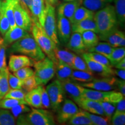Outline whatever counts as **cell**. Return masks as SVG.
I'll use <instances>...</instances> for the list:
<instances>
[{"label": "cell", "mask_w": 125, "mask_h": 125, "mask_svg": "<svg viewBox=\"0 0 125 125\" xmlns=\"http://www.w3.org/2000/svg\"><path fill=\"white\" fill-rule=\"evenodd\" d=\"M83 42L87 51L95 46L100 41L98 34L92 31H86L81 34Z\"/></svg>", "instance_id": "obj_30"}, {"label": "cell", "mask_w": 125, "mask_h": 125, "mask_svg": "<svg viewBox=\"0 0 125 125\" xmlns=\"http://www.w3.org/2000/svg\"><path fill=\"white\" fill-rule=\"evenodd\" d=\"M32 27L31 32L32 37L43 52L45 55L57 64V61L54 54V50L57 45L46 34L42 26L37 20L32 18Z\"/></svg>", "instance_id": "obj_3"}, {"label": "cell", "mask_w": 125, "mask_h": 125, "mask_svg": "<svg viewBox=\"0 0 125 125\" xmlns=\"http://www.w3.org/2000/svg\"><path fill=\"white\" fill-rule=\"evenodd\" d=\"M30 35V34L29 31L16 26L12 29H9V30L3 35L4 45L6 47H8L20 39Z\"/></svg>", "instance_id": "obj_17"}, {"label": "cell", "mask_w": 125, "mask_h": 125, "mask_svg": "<svg viewBox=\"0 0 125 125\" xmlns=\"http://www.w3.org/2000/svg\"><path fill=\"white\" fill-rule=\"evenodd\" d=\"M16 124V118L8 109H0V125H14Z\"/></svg>", "instance_id": "obj_36"}, {"label": "cell", "mask_w": 125, "mask_h": 125, "mask_svg": "<svg viewBox=\"0 0 125 125\" xmlns=\"http://www.w3.org/2000/svg\"><path fill=\"white\" fill-rule=\"evenodd\" d=\"M102 106L104 116L107 117L109 119H111L112 116L116 108V104L109 102H100Z\"/></svg>", "instance_id": "obj_44"}, {"label": "cell", "mask_w": 125, "mask_h": 125, "mask_svg": "<svg viewBox=\"0 0 125 125\" xmlns=\"http://www.w3.org/2000/svg\"><path fill=\"white\" fill-rule=\"evenodd\" d=\"M82 0L67 1L59 5L57 8V13L68 19L70 21L78 7L81 6Z\"/></svg>", "instance_id": "obj_19"}, {"label": "cell", "mask_w": 125, "mask_h": 125, "mask_svg": "<svg viewBox=\"0 0 125 125\" xmlns=\"http://www.w3.org/2000/svg\"><path fill=\"white\" fill-rule=\"evenodd\" d=\"M116 69L125 70V58H123L120 60L114 66Z\"/></svg>", "instance_id": "obj_54"}, {"label": "cell", "mask_w": 125, "mask_h": 125, "mask_svg": "<svg viewBox=\"0 0 125 125\" xmlns=\"http://www.w3.org/2000/svg\"><path fill=\"white\" fill-rule=\"evenodd\" d=\"M76 1V0H64V2H67V1Z\"/></svg>", "instance_id": "obj_57"}, {"label": "cell", "mask_w": 125, "mask_h": 125, "mask_svg": "<svg viewBox=\"0 0 125 125\" xmlns=\"http://www.w3.org/2000/svg\"><path fill=\"white\" fill-rule=\"evenodd\" d=\"M19 104H28L24 100H18L10 98H3L0 100V109H10Z\"/></svg>", "instance_id": "obj_39"}, {"label": "cell", "mask_w": 125, "mask_h": 125, "mask_svg": "<svg viewBox=\"0 0 125 125\" xmlns=\"http://www.w3.org/2000/svg\"><path fill=\"white\" fill-rule=\"evenodd\" d=\"M8 83L10 89H22L23 80L19 79L9 72L8 75Z\"/></svg>", "instance_id": "obj_45"}, {"label": "cell", "mask_w": 125, "mask_h": 125, "mask_svg": "<svg viewBox=\"0 0 125 125\" xmlns=\"http://www.w3.org/2000/svg\"><path fill=\"white\" fill-rule=\"evenodd\" d=\"M100 40L108 43L113 48L125 46V35L124 32L118 29L111 31L104 35H98Z\"/></svg>", "instance_id": "obj_15"}, {"label": "cell", "mask_w": 125, "mask_h": 125, "mask_svg": "<svg viewBox=\"0 0 125 125\" xmlns=\"http://www.w3.org/2000/svg\"><path fill=\"white\" fill-rule=\"evenodd\" d=\"M51 101V108L54 111H57L65 99V93L62 82L56 79L45 87Z\"/></svg>", "instance_id": "obj_7"}, {"label": "cell", "mask_w": 125, "mask_h": 125, "mask_svg": "<svg viewBox=\"0 0 125 125\" xmlns=\"http://www.w3.org/2000/svg\"><path fill=\"white\" fill-rule=\"evenodd\" d=\"M56 23L59 41L67 44L71 35V23L68 19L60 14H57Z\"/></svg>", "instance_id": "obj_12"}, {"label": "cell", "mask_w": 125, "mask_h": 125, "mask_svg": "<svg viewBox=\"0 0 125 125\" xmlns=\"http://www.w3.org/2000/svg\"><path fill=\"white\" fill-rule=\"evenodd\" d=\"M13 12L16 25L30 32L32 27V18L31 15L21 7L18 1L15 3Z\"/></svg>", "instance_id": "obj_10"}, {"label": "cell", "mask_w": 125, "mask_h": 125, "mask_svg": "<svg viewBox=\"0 0 125 125\" xmlns=\"http://www.w3.org/2000/svg\"><path fill=\"white\" fill-rule=\"evenodd\" d=\"M86 31H92L98 34L96 23L93 18L87 19L74 24H71L72 32H78L82 34Z\"/></svg>", "instance_id": "obj_21"}, {"label": "cell", "mask_w": 125, "mask_h": 125, "mask_svg": "<svg viewBox=\"0 0 125 125\" xmlns=\"http://www.w3.org/2000/svg\"><path fill=\"white\" fill-rule=\"evenodd\" d=\"M111 122V124L114 125H124L125 124V112H114Z\"/></svg>", "instance_id": "obj_47"}, {"label": "cell", "mask_w": 125, "mask_h": 125, "mask_svg": "<svg viewBox=\"0 0 125 125\" xmlns=\"http://www.w3.org/2000/svg\"><path fill=\"white\" fill-rule=\"evenodd\" d=\"M67 46L68 49L76 53L83 54L87 52L81 34L78 32H73L71 34Z\"/></svg>", "instance_id": "obj_20"}, {"label": "cell", "mask_w": 125, "mask_h": 125, "mask_svg": "<svg viewBox=\"0 0 125 125\" xmlns=\"http://www.w3.org/2000/svg\"><path fill=\"white\" fill-rule=\"evenodd\" d=\"M43 85H39L36 88L27 92L24 100L28 105L35 108H42L41 90Z\"/></svg>", "instance_id": "obj_22"}, {"label": "cell", "mask_w": 125, "mask_h": 125, "mask_svg": "<svg viewBox=\"0 0 125 125\" xmlns=\"http://www.w3.org/2000/svg\"><path fill=\"white\" fill-rule=\"evenodd\" d=\"M34 75L38 85H46L55 75L56 64L48 57L35 61Z\"/></svg>", "instance_id": "obj_5"}, {"label": "cell", "mask_w": 125, "mask_h": 125, "mask_svg": "<svg viewBox=\"0 0 125 125\" xmlns=\"http://www.w3.org/2000/svg\"><path fill=\"white\" fill-rule=\"evenodd\" d=\"M28 105H29L25 104H18L10 109V112L13 115V116L16 119L21 114L27 113L30 111V108Z\"/></svg>", "instance_id": "obj_42"}, {"label": "cell", "mask_w": 125, "mask_h": 125, "mask_svg": "<svg viewBox=\"0 0 125 125\" xmlns=\"http://www.w3.org/2000/svg\"><path fill=\"white\" fill-rule=\"evenodd\" d=\"M73 71L70 65L63 62H57L56 64L55 74L57 79L60 81L70 79Z\"/></svg>", "instance_id": "obj_25"}, {"label": "cell", "mask_w": 125, "mask_h": 125, "mask_svg": "<svg viewBox=\"0 0 125 125\" xmlns=\"http://www.w3.org/2000/svg\"><path fill=\"white\" fill-rule=\"evenodd\" d=\"M27 92L23 89H10L4 98H10L18 100H24L25 96Z\"/></svg>", "instance_id": "obj_43"}, {"label": "cell", "mask_w": 125, "mask_h": 125, "mask_svg": "<svg viewBox=\"0 0 125 125\" xmlns=\"http://www.w3.org/2000/svg\"><path fill=\"white\" fill-rule=\"evenodd\" d=\"M71 67L73 70L91 72L85 60L82 57H80L76 54H75L74 59H73Z\"/></svg>", "instance_id": "obj_40"}, {"label": "cell", "mask_w": 125, "mask_h": 125, "mask_svg": "<svg viewBox=\"0 0 125 125\" xmlns=\"http://www.w3.org/2000/svg\"><path fill=\"white\" fill-rule=\"evenodd\" d=\"M9 70L8 67L0 71V100L2 99L10 90L8 83V75Z\"/></svg>", "instance_id": "obj_32"}, {"label": "cell", "mask_w": 125, "mask_h": 125, "mask_svg": "<svg viewBox=\"0 0 125 125\" xmlns=\"http://www.w3.org/2000/svg\"><path fill=\"white\" fill-rule=\"evenodd\" d=\"M37 81L34 75L23 80L22 89L26 92H29L38 86Z\"/></svg>", "instance_id": "obj_46"}, {"label": "cell", "mask_w": 125, "mask_h": 125, "mask_svg": "<svg viewBox=\"0 0 125 125\" xmlns=\"http://www.w3.org/2000/svg\"><path fill=\"white\" fill-rule=\"evenodd\" d=\"M34 74V71L31 67H23L17 71L13 72L14 75L17 76L21 80H24L31 76H33Z\"/></svg>", "instance_id": "obj_41"}, {"label": "cell", "mask_w": 125, "mask_h": 125, "mask_svg": "<svg viewBox=\"0 0 125 125\" xmlns=\"http://www.w3.org/2000/svg\"><path fill=\"white\" fill-rule=\"evenodd\" d=\"M46 12L42 27L47 35L56 45H58L60 44V41L57 35L55 7L46 2Z\"/></svg>", "instance_id": "obj_8"}, {"label": "cell", "mask_w": 125, "mask_h": 125, "mask_svg": "<svg viewBox=\"0 0 125 125\" xmlns=\"http://www.w3.org/2000/svg\"><path fill=\"white\" fill-rule=\"evenodd\" d=\"M116 88L119 92L121 93L123 96H125V81L122 79H117L116 82Z\"/></svg>", "instance_id": "obj_50"}, {"label": "cell", "mask_w": 125, "mask_h": 125, "mask_svg": "<svg viewBox=\"0 0 125 125\" xmlns=\"http://www.w3.org/2000/svg\"><path fill=\"white\" fill-rule=\"evenodd\" d=\"M18 1L21 7L31 15L30 8L32 4V0H18Z\"/></svg>", "instance_id": "obj_51"}, {"label": "cell", "mask_w": 125, "mask_h": 125, "mask_svg": "<svg viewBox=\"0 0 125 125\" xmlns=\"http://www.w3.org/2000/svg\"><path fill=\"white\" fill-rule=\"evenodd\" d=\"M68 124L71 125H93L91 121L85 114L83 113L82 109H79L68 121Z\"/></svg>", "instance_id": "obj_33"}, {"label": "cell", "mask_w": 125, "mask_h": 125, "mask_svg": "<svg viewBox=\"0 0 125 125\" xmlns=\"http://www.w3.org/2000/svg\"><path fill=\"white\" fill-rule=\"evenodd\" d=\"M115 112H125V99L123 97L116 104V108Z\"/></svg>", "instance_id": "obj_52"}, {"label": "cell", "mask_w": 125, "mask_h": 125, "mask_svg": "<svg viewBox=\"0 0 125 125\" xmlns=\"http://www.w3.org/2000/svg\"><path fill=\"white\" fill-rule=\"evenodd\" d=\"M114 0H82L84 7L96 12L111 3Z\"/></svg>", "instance_id": "obj_29"}, {"label": "cell", "mask_w": 125, "mask_h": 125, "mask_svg": "<svg viewBox=\"0 0 125 125\" xmlns=\"http://www.w3.org/2000/svg\"><path fill=\"white\" fill-rule=\"evenodd\" d=\"M41 105L42 108L49 109L51 108L50 98L44 86H42L41 90Z\"/></svg>", "instance_id": "obj_48"}, {"label": "cell", "mask_w": 125, "mask_h": 125, "mask_svg": "<svg viewBox=\"0 0 125 125\" xmlns=\"http://www.w3.org/2000/svg\"><path fill=\"white\" fill-rule=\"evenodd\" d=\"M118 26L124 27L125 23V0H114Z\"/></svg>", "instance_id": "obj_31"}, {"label": "cell", "mask_w": 125, "mask_h": 125, "mask_svg": "<svg viewBox=\"0 0 125 125\" xmlns=\"http://www.w3.org/2000/svg\"><path fill=\"white\" fill-rule=\"evenodd\" d=\"M83 54L86 56V57H89V58L92 59V60L95 61V62H98V63L105 65V66L110 67V68H112L113 67L111 63V62H109V60L104 55L97 53L87 52Z\"/></svg>", "instance_id": "obj_37"}, {"label": "cell", "mask_w": 125, "mask_h": 125, "mask_svg": "<svg viewBox=\"0 0 125 125\" xmlns=\"http://www.w3.org/2000/svg\"><path fill=\"white\" fill-rule=\"evenodd\" d=\"M82 111L88 117L93 123V125H107L111 122V120L104 116L90 113L83 109H82Z\"/></svg>", "instance_id": "obj_35"}, {"label": "cell", "mask_w": 125, "mask_h": 125, "mask_svg": "<svg viewBox=\"0 0 125 125\" xmlns=\"http://www.w3.org/2000/svg\"><path fill=\"white\" fill-rule=\"evenodd\" d=\"M10 29V24L8 19L5 12L4 5L1 4L0 7V34L4 35Z\"/></svg>", "instance_id": "obj_38"}, {"label": "cell", "mask_w": 125, "mask_h": 125, "mask_svg": "<svg viewBox=\"0 0 125 125\" xmlns=\"http://www.w3.org/2000/svg\"><path fill=\"white\" fill-rule=\"evenodd\" d=\"M94 78V75L92 72L73 70L70 79L74 82L86 83L92 81Z\"/></svg>", "instance_id": "obj_26"}, {"label": "cell", "mask_w": 125, "mask_h": 125, "mask_svg": "<svg viewBox=\"0 0 125 125\" xmlns=\"http://www.w3.org/2000/svg\"><path fill=\"white\" fill-rule=\"evenodd\" d=\"M9 51L11 53L24 54L34 61L41 60L46 57L45 54L31 34L12 43L10 45Z\"/></svg>", "instance_id": "obj_2"}, {"label": "cell", "mask_w": 125, "mask_h": 125, "mask_svg": "<svg viewBox=\"0 0 125 125\" xmlns=\"http://www.w3.org/2000/svg\"><path fill=\"white\" fill-rule=\"evenodd\" d=\"M35 61L28 56L20 54H12L9 57L8 69L9 71L15 72L25 67H32Z\"/></svg>", "instance_id": "obj_14"}, {"label": "cell", "mask_w": 125, "mask_h": 125, "mask_svg": "<svg viewBox=\"0 0 125 125\" xmlns=\"http://www.w3.org/2000/svg\"><path fill=\"white\" fill-rule=\"evenodd\" d=\"M114 49V48L111 46L107 42H98L95 46L87 50V52L97 53L104 55L108 59Z\"/></svg>", "instance_id": "obj_28"}, {"label": "cell", "mask_w": 125, "mask_h": 125, "mask_svg": "<svg viewBox=\"0 0 125 125\" xmlns=\"http://www.w3.org/2000/svg\"><path fill=\"white\" fill-rule=\"evenodd\" d=\"M65 94H67L76 104L82 99L83 86L71 79L61 81Z\"/></svg>", "instance_id": "obj_13"}, {"label": "cell", "mask_w": 125, "mask_h": 125, "mask_svg": "<svg viewBox=\"0 0 125 125\" xmlns=\"http://www.w3.org/2000/svg\"><path fill=\"white\" fill-rule=\"evenodd\" d=\"M45 1L48 4L51 5L52 7H55L58 4L59 0H45Z\"/></svg>", "instance_id": "obj_55"}, {"label": "cell", "mask_w": 125, "mask_h": 125, "mask_svg": "<svg viewBox=\"0 0 125 125\" xmlns=\"http://www.w3.org/2000/svg\"><path fill=\"white\" fill-rule=\"evenodd\" d=\"M54 54L57 62H63L70 67L71 66L73 59L75 56V54L73 52L66 50L59 49L57 47L54 50Z\"/></svg>", "instance_id": "obj_27"}, {"label": "cell", "mask_w": 125, "mask_h": 125, "mask_svg": "<svg viewBox=\"0 0 125 125\" xmlns=\"http://www.w3.org/2000/svg\"><path fill=\"white\" fill-rule=\"evenodd\" d=\"M64 100L62 105L58 109L57 121L59 123L67 122L79 109L74 101L69 99Z\"/></svg>", "instance_id": "obj_11"}, {"label": "cell", "mask_w": 125, "mask_h": 125, "mask_svg": "<svg viewBox=\"0 0 125 125\" xmlns=\"http://www.w3.org/2000/svg\"><path fill=\"white\" fill-rule=\"evenodd\" d=\"M115 75H116L119 77L121 79H125V70L122 69H116L114 70Z\"/></svg>", "instance_id": "obj_53"}, {"label": "cell", "mask_w": 125, "mask_h": 125, "mask_svg": "<svg viewBox=\"0 0 125 125\" xmlns=\"http://www.w3.org/2000/svg\"><path fill=\"white\" fill-rule=\"evenodd\" d=\"M1 37H0V39H1Z\"/></svg>", "instance_id": "obj_59"}, {"label": "cell", "mask_w": 125, "mask_h": 125, "mask_svg": "<svg viewBox=\"0 0 125 125\" xmlns=\"http://www.w3.org/2000/svg\"><path fill=\"white\" fill-rule=\"evenodd\" d=\"M17 119L20 125H53L55 121L51 112L43 108L31 109L27 114H21Z\"/></svg>", "instance_id": "obj_4"}, {"label": "cell", "mask_w": 125, "mask_h": 125, "mask_svg": "<svg viewBox=\"0 0 125 125\" xmlns=\"http://www.w3.org/2000/svg\"><path fill=\"white\" fill-rule=\"evenodd\" d=\"M78 105L83 110L90 113L104 116V113L101 103L98 101L82 98Z\"/></svg>", "instance_id": "obj_23"}, {"label": "cell", "mask_w": 125, "mask_h": 125, "mask_svg": "<svg viewBox=\"0 0 125 125\" xmlns=\"http://www.w3.org/2000/svg\"><path fill=\"white\" fill-rule=\"evenodd\" d=\"M1 4H2V1H1V0H0V7H1Z\"/></svg>", "instance_id": "obj_58"}, {"label": "cell", "mask_w": 125, "mask_h": 125, "mask_svg": "<svg viewBox=\"0 0 125 125\" xmlns=\"http://www.w3.org/2000/svg\"><path fill=\"white\" fill-rule=\"evenodd\" d=\"M96 23L98 35H104L118 29V23L115 8L108 4L94 13L93 17Z\"/></svg>", "instance_id": "obj_1"}, {"label": "cell", "mask_w": 125, "mask_h": 125, "mask_svg": "<svg viewBox=\"0 0 125 125\" xmlns=\"http://www.w3.org/2000/svg\"><path fill=\"white\" fill-rule=\"evenodd\" d=\"M125 57V48L124 47H116L114 49L108 59L111 62L112 66H114L122 59Z\"/></svg>", "instance_id": "obj_34"}, {"label": "cell", "mask_w": 125, "mask_h": 125, "mask_svg": "<svg viewBox=\"0 0 125 125\" xmlns=\"http://www.w3.org/2000/svg\"><path fill=\"white\" fill-rule=\"evenodd\" d=\"M6 48L4 45L0 49V71L7 68V59H6Z\"/></svg>", "instance_id": "obj_49"}, {"label": "cell", "mask_w": 125, "mask_h": 125, "mask_svg": "<svg viewBox=\"0 0 125 125\" xmlns=\"http://www.w3.org/2000/svg\"><path fill=\"white\" fill-rule=\"evenodd\" d=\"M116 78L114 76H104L102 78H94L92 81L86 83H79L83 87L100 91H111L116 90Z\"/></svg>", "instance_id": "obj_9"}, {"label": "cell", "mask_w": 125, "mask_h": 125, "mask_svg": "<svg viewBox=\"0 0 125 125\" xmlns=\"http://www.w3.org/2000/svg\"><path fill=\"white\" fill-rule=\"evenodd\" d=\"M94 13V12L86 8L80 6L76 9L73 18L70 20V22L71 24H74L87 19H92L93 18Z\"/></svg>", "instance_id": "obj_24"}, {"label": "cell", "mask_w": 125, "mask_h": 125, "mask_svg": "<svg viewBox=\"0 0 125 125\" xmlns=\"http://www.w3.org/2000/svg\"><path fill=\"white\" fill-rule=\"evenodd\" d=\"M30 12L31 18L37 20L43 26L46 12V4L45 0H32Z\"/></svg>", "instance_id": "obj_18"}, {"label": "cell", "mask_w": 125, "mask_h": 125, "mask_svg": "<svg viewBox=\"0 0 125 125\" xmlns=\"http://www.w3.org/2000/svg\"><path fill=\"white\" fill-rule=\"evenodd\" d=\"M3 45H4V41H3V38H1L0 39V49L2 48Z\"/></svg>", "instance_id": "obj_56"}, {"label": "cell", "mask_w": 125, "mask_h": 125, "mask_svg": "<svg viewBox=\"0 0 125 125\" xmlns=\"http://www.w3.org/2000/svg\"><path fill=\"white\" fill-rule=\"evenodd\" d=\"M82 57L85 60L90 71L93 74H97L103 77L115 75L114 71L112 68L98 63L86 57L83 54H82Z\"/></svg>", "instance_id": "obj_16"}, {"label": "cell", "mask_w": 125, "mask_h": 125, "mask_svg": "<svg viewBox=\"0 0 125 125\" xmlns=\"http://www.w3.org/2000/svg\"><path fill=\"white\" fill-rule=\"evenodd\" d=\"M125 97L119 92L115 90L100 91L92 89L83 87L82 98L92 100L98 102H109L116 104Z\"/></svg>", "instance_id": "obj_6"}]
</instances>
